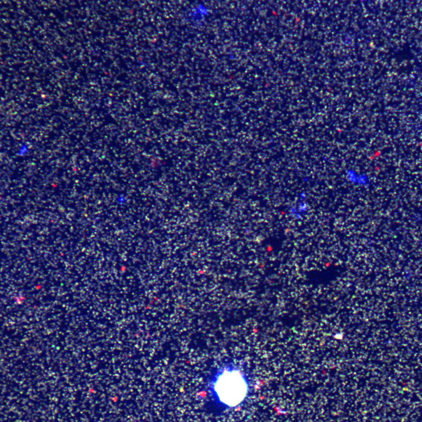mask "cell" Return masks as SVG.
Listing matches in <instances>:
<instances>
[{
    "instance_id": "obj_1",
    "label": "cell",
    "mask_w": 422,
    "mask_h": 422,
    "mask_svg": "<svg viewBox=\"0 0 422 422\" xmlns=\"http://www.w3.org/2000/svg\"><path fill=\"white\" fill-rule=\"evenodd\" d=\"M211 385L218 400L228 407L239 405L248 393V382L244 373L234 366L221 368Z\"/></svg>"
},
{
    "instance_id": "obj_3",
    "label": "cell",
    "mask_w": 422,
    "mask_h": 422,
    "mask_svg": "<svg viewBox=\"0 0 422 422\" xmlns=\"http://www.w3.org/2000/svg\"><path fill=\"white\" fill-rule=\"evenodd\" d=\"M346 178L350 183L360 187H367L370 184V178L367 174L361 173L353 169L346 172Z\"/></svg>"
},
{
    "instance_id": "obj_2",
    "label": "cell",
    "mask_w": 422,
    "mask_h": 422,
    "mask_svg": "<svg viewBox=\"0 0 422 422\" xmlns=\"http://www.w3.org/2000/svg\"><path fill=\"white\" fill-rule=\"evenodd\" d=\"M306 195L300 194L298 201L290 208L291 216L295 220H300L309 212L310 205L306 201Z\"/></svg>"
}]
</instances>
